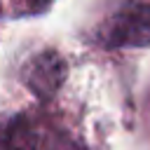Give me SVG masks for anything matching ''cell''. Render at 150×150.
Returning <instances> with one entry per match:
<instances>
[{"mask_svg":"<svg viewBox=\"0 0 150 150\" xmlns=\"http://www.w3.org/2000/svg\"><path fill=\"white\" fill-rule=\"evenodd\" d=\"M0 150H87L66 129L35 120L30 115H12L0 120Z\"/></svg>","mask_w":150,"mask_h":150,"instance_id":"obj_1","label":"cell"},{"mask_svg":"<svg viewBox=\"0 0 150 150\" xmlns=\"http://www.w3.org/2000/svg\"><path fill=\"white\" fill-rule=\"evenodd\" d=\"M98 42L108 49H136L150 45V2H122L98 28Z\"/></svg>","mask_w":150,"mask_h":150,"instance_id":"obj_2","label":"cell"},{"mask_svg":"<svg viewBox=\"0 0 150 150\" xmlns=\"http://www.w3.org/2000/svg\"><path fill=\"white\" fill-rule=\"evenodd\" d=\"M21 75H23L26 87L38 98H52L66 77V63L56 52L45 49L26 61Z\"/></svg>","mask_w":150,"mask_h":150,"instance_id":"obj_3","label":"cell"},{"mask_svg":"<svg viewBox=\"0 0 150 150\" xmlns=\"http://www.w3.org/2000/svg\"><path fill=\"white\" fill-rule=\"evenodd\" d=\"M52 0H26V5L28 7H33V9H40V7H45V5H49Z\"/></svg>","mask_w":150,"mask_h":150,"instance_id":"obj_4","label":"cell"}]
</instances>
